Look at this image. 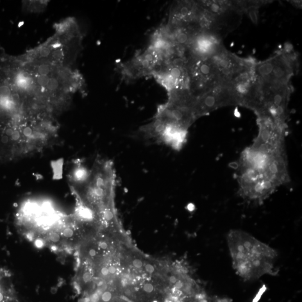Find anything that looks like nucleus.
<instances>
[{"mask_svg": "<svg viewBox=\"0 0 302 302\" xmlns=\"http://www.w3.org/2000/svg\"><path fill=\"white\" fill-rule=\"evenodd\" d=\"M258 135L242 153L237 180L241 197L261 203L289 179L285 150V131L269 123H258Z\"/></svg>", "mask_w": 302, "mask_h": 302, "instance_id": "nucleus-1", "label": "nucleus"}, {"mask_svg": "<svg viewBox=\"0 0 302 302\" xmlns=\"http://www.w3.org/2000/svg\"><path fill=\"white\" fill-rule=\"evenodd\" d=\"M227 243L232 267L237 275L247 281L265 275H274L278 252L247 232L232 229Z\"/></svg>", "mask_w": 302, "mask_h": 302, "instance_id": "nucleus-2", "label": "nucleus"}, {"mask_svg": "<svg viewBox=\"0 0 302 302\" xmlns=\"http://www.w3.org/2000/svg\"><path fill=\"white\" fill-rule=\"evenodd\" d=\"M188 61L186 56L173 57L163 61L152 76L168 94L189 90Z\"/></svg>", "mask_w": 302, "mask_h": 302, "instance_id": "nucleus-3", "label": "nucleus"}, {"mask_svg": "<svg viewBox=\"0 0 302 302\" xmlns=\"http://www.w3.org/2000/svg\"><path fill=\"white\" fill-rule=\"evenodd\" d=\"M163 61L161 53L150 45L145 51L123 64L122 66V74L123 78L129 80L152 76L161 65Z\"/></svg>", "mask_w": 302, "mask_h": 302, "instance_id": "nucleus-4", "label": "nucleus"}, {"mask_svg": "<svg viewBox=\"0 0 302 302\" xmlns=\"http://www.w3.org/2000/svg\"><path fill=\"white\" fill-rule=\"evenodd\" d=\"M256 7H251L246 10L248 11V14L251 21L254 22L255 24H256L258 22V16H257L258 15Z\"/></svg>", "mask_w": 302, "mask_h": 302, "instance_id": "nucleus-5", "label": "nucleus"}, {"mask_svg": "<svg viewBox=\"0 0 302 302\" xmlns=\"http://www.w3.org/2000/svg\"><path fill=\"white\" fill-rule=\"evenodd\" d=\"M11 95V91L9 87L6 86H2L0 87V99H6Z\"/></svg>", "mask_w": 302, "mask_h": 302, "instance_id": "nucleus-6", "label": "nucleus"}, {"mask_svg": "<svg viewBox=\"0 0 302 302\" xmlns=\"http://www.w3.org/2000/svg\"><path fill=\"white\" fill-rule=\"evenodd\" d=\"M58 82L56 79H49L47 87L49 90H54L58 87Z\"/></svg>", "mask_w": 302, "mask_h": 302, "instance_id": "nucleus-7", "label": "nucleus"}, {"mask_svg": "<svg viewBox=\"0 0 302 302\" xmlns=\"http://www.w3.org/2000/svg\"><path fill=\"white\" fill-rule=\"evenodd\" d=\"M48 77L47 76L40 75L37 79V82L41 86H47L49 81Z\"/></svg>", "mask_w": 302, "mask_h": 302, "instance_id": "nucleus-8", "label": "nucleus"}, {"mask_svg": "<svg viewBox=\"0 0 302 302\" xmlns=\"http://www.w3.org/2000/svg\"><path fill=\"white\" fill-rule=\"evenodd\" d=\"M50 69L48 65H42L39 67L38 68V72L40 75L42 76H47V75L49 73Z\"/></svg>", "mask_w": 302, "mask_h": 302, "instance_id": "nucleus-9", "label": "nucleus"}, {"mask_svg": "<svg viewBox=\"0 0 302 302\" xmlns=\"http://www.w3.org/2000/svg\"><path fill=\"white\" fill-rule=\"evenodd\" d=\"M50 53V50L48 48H43L40 50V54L42 57H46L48 56Z\"/></svg>", "mask_w": 302, "mask_h": 302, "instance_id": "nucleus-10", "label": "nucleus"}, {"mask_svg": "<svg viewBox=\"0 0 302 302\" xmlns=\"http://www.w3.org/2000/svg\"><path fill=\"white\" fill-rule=\"evenodd\" d=\"M63 56V52L61 50L58 49L55 50L53 53V57L56 59H60Z\"/></svg>", "mask_w": 302, "mask_h": 302, "instance_id": "nucleus-11", "label": "nucleus"}, {"mask_svg": "<svg viewBox=\"0 0 302 302\" xmlns=\"http://www.w3.org/2000/svg\"><path fill=\"white\" fill-rule=\"evenodd\" d=\"M211 302H230L229 300L225 298H212Z\"/></svg>", "mask_w": 302, "mask_h": 302, "instance_id": "nucleus-12", "label": "nucleus"}]
</instances>
